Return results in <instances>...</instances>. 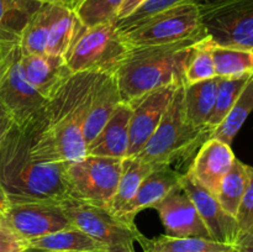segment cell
<instances>
[{
	"label": "cell",
	"instance_id": "obj_41",
	"mask_svg": "<svg viewBox=\"0 0 253 252\" xmlns=\"http://www.w3.org/2000/svg\"><path fill=\"white\" fill-rule=\"evenodd\" d=\"M235 247L237 252H253V231L240 237Z\"/></svg>",
	"mask_w": 253,
	"mask_h": 252
},
{
	"label": "cell",
	"instance_id": "obj_3",
	"mask_svg": "<svg viewBox=\"0 0 253 252\" xmlns=\"http://www.w3.org/2000/svg\"><path fill=\"white\" fill-rule=\"evenodd\" d=\"M203 40V39H202ZM200 40L131 48L115 72L123 103L170 84H184L193 49Z\"/></svg>",
	"mask_w": 253,
	"mask_h": 252
},
{
	"label": "cell",
	"instance_id": "obj_39",
	"mask_svg": "<svg viewBox=\"0 0 253 252\" xmlns=\"http://www.w3.org/2000/svg\"><path fill=\"white\" fill-rule=\"evenodd\" d=\"M6 1L10 2L12 6L19 7V9L24 10L29 14H34L37 7L41 5V2H39L37 0H6Z\"/></svg>",
	"mask_w": 253,
	"mask_h": 252
},
{
	"label": "cell",
	"instance_id": "obj_22",
	"mask_svg": "<svg viewBox=\"0 0 253 252\" xmlns=\"http://www.w3.org/2000/svg\"><path fill=\"white\" fill-rule=\"evenodd\" d=\"M158 166L161 165L147 163L137 157L124 158L118 188L108 209L118 216L123 208L135 197L142 180Z\"/></svg>",
	"mask_w": 253,
	"mask_h": 252
},
{
	"label": "cell",
	"instance_id": "obj_16",
	"mask_svg": "<svg viewBox=\"0 0 253 252\" xmlns=\"http://www.w3.org/2000/svg\"><path fill=\"white\" fill-rule=\"evenodd\" d=\"M121 103L123 100L115 73H99L93 86L84 121L85 146L96 137Z\"/></svg>",
	"mask_w": 253,
	"mask_h": 252
},
{
	"label": "cell",
	"instance_id": "obj_33",
	"mask_svg": "<svg viewBox=\"0 0 253 252\" xmlns=\"http://www.w3.org/2000/svg\"><path fill=\"white\" fill-rule=\"evenodd\" d=\"M31 15L19 7L12 6L6 0H0V31L20 36Z\"/></svg>",
	"mask_w": 253,
	"mask_h": 252
},
{
	"label": "cell",
	"instance_id": "obj_5",
	"mask_svg": "<svg viewBox=\"0 0 253 252\" xmlns=\"http://www.w3.org/2000/svg\"><path fill=\"white\" fill-rule=\"evenodd\" d=\"M130 48L116 21H108L95 26L82 25L64 61L71 73L94 72L115 73Z\"/></svg>",
	"mask_w": 253,
	"mask_h": 252
},
{
	"label": "cell",
	"instance_id": "obj_30",
	"mask_svg": "<svg viewBox=\"0 0 253 252\" xmlns=\"http://www.w3.org/2000/svg\"><path fill=\"white\" fill-rule=\"evenodd\" d=\"M215 42L209 36L197 42L184 73V84L198 83L216 77L214 66Z\"/></svg>",
	"mask_w": 253,
	"mask_h": 252
},
{
	"label": "cell",
	"instance_id": "obj_20",
	"mask_svg": "<svg viewBox=\"0 0 253 252\" xmlns=\"http://www.w3.org/2000/svg\"><path fill=\"white\" fill-rule=\"evenodd\" d=\"M29 250L54 252H111L106 245L96 241L76 227L30 240Z\"/></svg>",
	"mask_w": 253,
	"mask_h": 252
},
{
	"label": "cell",
	"instance_id": "obj_8",
	"mask_svg": "<svg viewBox=\"0 0 253 252\" xmlns=\"http://www.w3.org/2000/svg\"><path fill=\"white\" fill-rule=\"evenodd\" d=\"M199 7L203 26L215 44L253 52V0H216Z\"/></svg>",
	"mask_w": 253,
	"mask_h": 252
},
{
	"label": "cell",
	"instance_id": "obj_28",
	"mask_svg": "<svg viewBox=\"0 0 253 252\" xmlns=\"http://www.w3.org/2000/svg\"><path fill=\"white\" fill-rule=\"evenodd\" d=\"M212 56L216 77L237 78L253 74L252 51L215 44Z\"/></svg>",
	"mask_w": 253,
	"mask_h": 252
},
{
	"label": "cell",
	"instance_id": "obj_37",
	"mask_svg": "<svg viewBox=\"0 0 253 252\" xmlns=\"http://www.w3.org/2000/svg\"><path fill=\"white\" fill-rule=\"evenodd\" d=\"M14 126V116L10 113L9 109L0 101V145H1V142L5 140L7 133L12 130Z\"/></svg>",
	"mask_w": 253,
	"mask_h": 252
},
{
	"label": "cell",
	"instance_id": "obj_6",
	"mask_svg": "<svg viewBox=\"0 0 253 252\" xmlns=\"http://www.w3.org/2000/svg\"><path fill=\"white\" fill-rule=\"evenodd\" d=\"M128 48L170 44L207 37L198 4H180L121 31Z\"/></svg>",
	"mask_w": 253,
	"mask_h": 252
},
{
	"label": "cell",
	"instance_id": "obj_7",
	"mask_svg": "<svg viewBox=\"0 0 253 252\" xmlns=\"http://www.w3.org/2000/svg\"><path fill=\"white\" fill-rule=\"evenodd\" d=\"M59 205L72 226L106 245L111 252H136L133 244L142 241L143 235L135 224L124 221L108 208L73 197L63 199Z\"/></svg>",
	"mask_w": 253,
	"mask_h": 252
},
{
	"label": "cell",
	"instance_id": "obj_35",
	"mask_svg": "<svg viewBox=\"0 0 253 252\" xmlns=\"http://www.w3.org/2000/svg\"><path fill=\"white\" fill-rule=\"evenodd\" d=\"M0 252H30L29 241L0 224Z\"/></svg>",
	"mask_w": 253,
	"mask_h": 252
},
{
	"label": "cell",
	"instance_id": "obj_23",
	"mask_svg": "<svg viewBox=\"0 0 253 252\" xmlns=\"http://www.w3.org/2000/svg\"><path fill=\"white\" fill-rule=\"evenodd\" d=\"M53 9L54 5L41 4L29 17L20 34L19 46L22 54L46 53Z\"/></svg>",
	"mask_w": 253,
	"mask_h": 252
},
{
	"label": "cell",
	"instance_id": "obj_4",
	"mask_svg": "<svg viewBox=\"0 0 253 252\" xmlns=\"http://www.w3.org/2000/svg\"><path fill=\"white\" fill-rule=\"evenodd\" d=\"M184 84L179 85L160 125L145 147L135 157L152 165L170 166L199 150L210 138L212 128L197 127L187 120L183 106Z\"/></svg>",
	"mask_w": 253,
	"mask_h": 252
},
{
	"label": "cell",
	"instance_id": "obj_14",
	"mask_svg": "<svg viewBox=\"0 0 253 252\" xmlns=\"http://www.w3.org/2000/svg\"><path fill=\"white\" fill-rule=\"evenodd\" d=\"M180 185L184 188L194 203L203 222L211 236V240L236 246L239 240V226H237L236 217L225 211L217 198L202 187L188 173L182 175Z\"/></svg>",
	"mask_w": 253,
	"mask_h": 252
},
{
	"label": "cell",
	"instance_id": "obj_9",
	"mask_svg": "<svg viewBox=\"0 0 253 252\" xmlns=\"http://www.w3.org/2000/svg\"><path fill=\"white\" fill-rule=\"evenodd\" d=\"M123 160L86 155L79 161L67 162L66 178L71 197L108 208L118 188Z\"/></svg>",
	"mask_w": 253,
	"mask_h": 252
},
{
	"label": "cell",
	"instance_id": "obj_27",
	"mask_svg": "<svg viewBox=\"0 0 253 252\" xmlns=\"http://www.w3.org/2000/svg\"><path fill=\"white\" fill-rule=\"evenodd\" d=\"M249 185V170L247 165L235 158L231 168L222 179L220 184L219 193L216 198L225 211L229 212L231 216L236 217L241 200Z\"/></svg>",
	"mask_w": 253,
	"mask_h": 252
},
{
	"label": "cell",
	"instance_id": "obj_24",
	"mask_svg": "<svg viewBox=\"0 0 253 252\" xmlns=\"http://www.w3.org/2000/svg\"><path fill=\"white\" fill-rule=\"evenodd\" d=\"M82 25L83 24L79 21L76 11L54 6L46 53L64 57L71 44L73 43Z\"/></svg>",
	"mask_w": 253,
	"mask_h": 252
},
{
	"label": "cell",
	"instance_id": "obj_43",
	"mask_svg": "<svg viewBox=\"0 0 253 252\" xmlns=\"http://www.w3.org/2000/svg\"><path fill=\"white\" fill-rule=\"evenodd\" d=\"M34 252H54V251H34Z\"/></svg>",
	"mask_w": 253,
	"mask_h": 252
},
{
	"label": "cell",
	"instance_id": "obj_18",
	"mask_svg": "<svg viewBox=\"0 0 253 252\" xmlns=\"http://www.w3.org/2000/svg\"><path fill=\"white\" fill-rule=\"evenodd\" d=\"M20 63L26 81L47 100L72 74L61 56L21 53Z\"/></svg>",
	"mask_w": 253,
	"mask_h": 252
},
{
	"label": "cell",
	"instance_id": "obj_42",
	"mask_svg": "<svg viewBox=\"0 0 253 252\" xmlns=\"http://www.w3.org/2000/svg\"><path fill=\"white\" fill-rule=\"evenodd\" d=\"M10 204H11V203H10L9 198H7L6 193H5L4 188L0 184V212L2 214L4 211H6V210L9 209Z\"/></svg>",
	"mask_w": 253,
	"mask_h": 252
},
{
	"label": "cell",
	"instance_id": "obj_46",
	"mask_svg": "<svg viewBox=\"0 0 253 252\" xmlns=\"http://www.w3.org/2000/svg\"><path fill=\"white\" fill-rule=\"evenodd\" d=\"M0 219H1V212H0Z\"/></svg>",
	"mask_w": 253,
	"mask_h": 252
},
{
	"label": "cell",
	"instance_id": "obj_45",
	"mask_svg": "<svg viewBox=\"0 0 253 252\" xmlns=\"http://www.w3.org/2000/svg\"><path fill=\"white\" fill-rule=\"evenodd\" d=\"M146 252H152V251H146ZM231 252H237V250H234V251H231Z\"/></svg>",
	"mask_w": 253,
	"mask_h": 252
},
{
	"label": "cell",
	"instance_id": "obj_11",
	"mask_svg": "<svg viewBox=\"0 0 253 252\" xmlns=\"http://www.w3.org/2000/svg\"><path fill=\"white\" fill-rule=\"evenodd\" d=\"M0 224L26 241L73 227L61 205L48 202L10 204L1 214Z\"/></svg>",
	"mask_w": 253,
	"mask_h": 252
},
{
	"label": "cell",
	"instance_id": "obj_29",
	"mask_svg": "<svg viewBox=\"0 0 253 252\" xmlns=\"http://www.w3.org/2000/svg\"><path fill=\"white\" fill-rule=\"evenodd\" d=\"M252 76L237 77V78H220L217 82L216 98H215L214 110L209 119L208 126L214 130L219 124L221 123L230 111V109L234 106L239 96L241 95L242 90L251 81Z\"/></svg>",
	"mask_w": 253,
	"mask_h": 252
},
{
	"label": "cell",
	"instance_id": "obj_13",
	"mask_svg": "<svg viewBox=\"0 0 253 252\" xmlns=\"http://www.w3.org/2000/svg\"><path fill=\"white\" fill-rule=\"evenodd\" d=\"M153 209L157 210L167 236L211 240L194 203L180 183L160 200Z\"/></svg>",
	"mask_w": 253,
	"mask_h": 252
},
{
	"label": "cell",
	"instance_id": "obj_21",
	"mask_svg": "<svg viewBox=\"0 0 253 252\" xmlns=\"http://www.w3.org/2000/svg\"><path fill=\"white\" fill-rule=\"evenodd\" d=\"M219 77L184 84L183 90V106L187 120L197 127H209L208 123L211 116L216 98Z\"/></svg>",
	"mask_w": 253,
	"mask_h": 252
},
{
	"label": "cell",
	"instance_id": "obj_26",
	"mask_svg": "<svg viewBox=\"0 0 253 252\" xmlns=\"http://www.w3.org/2000/svg\"><path fill=\"white\" fill-rule=\"evenodd\" d=\"M253 111V77L247 83L241 95L236 100L224 120L214 128L210 138H215L231 146L235 136L244 126L245 121Z\"/></svg>",
	"mask_w": 253,
	"mask_h": 252
},
{
	"label": "cell",
	"instance_id": "obj_44",
	"mask_svg": "<svg viewBox=\"0 0 253 252\" xmlns=\"http://www.w3.org/2000/svg\"><path fill=\"white\" fill-rule=\"evenodd\" d=\"M210 1H216V0H207V2H210Z\"/></svg>",
	"mask_w": 253,
	"mask_h": 252
},
{
	"label": "cell",
	"instance_id": "obj_36",
	"mask_svg": "<svg viewBox=\"0 0 253 252\" xmlns=\"http://www.w3.org/2000/svg\"><path fill=\"white\" fill-rule=\"evenodd\" d=\"M20 36L9 32L0 31V72L4 68L7 58L14 51L15 47L19 46Z\"/></svg>",
	"mask_w": 253,
	"mask_h": 252
},
{
	"label": "cell",
	"instance_id": "obj_25",
	"mask_svg": "<svg viewBox=\"0 0 253 252\" xmlns=\"http://www.w3.org/2000/svg\"><path fill=\"white\" fill-rule=\"evenodd\" d=\"M146 251L152 252H231L236 247L221 244L214 240L199 237H170L167 235L148 240L143 237L140 242Z\"/></svg>",
	"mask_w": 253,
	"mask_h": 252
},
{
	"label": "cell",
	"instance_id": "obj_12",
	"mask_svg": "<svg viewBox=\"0 0 253 252\" xmlns=\"http://www.w3.org/2000/svg\"><path fill=\"white\" fill-rule=\"evenodd\" d=\"M179 85L182 84H170L157 88L128 101L131 118L130 138L126 157H135L142 151L160 125Z\"/></svg>",
	"mask_w": 253,
	"mask_h": 252
},
{
	"label": "cell",
	"instance_id": "obj_2",
	"mask_svg": "<svg viewBox=\"0 0 253 252\" xmlns=\"http://www.w3.org/2000/svg\"><path fill=\"white\" fill-rule=\"evenodd\" d=\"M67 162H49L31 152L29 126L16 125L0 145V184L11 204L61 203L71 197L66 178Z\"/></svg>",
	"mask_w": 253,
	"mask_h": 252
},
{
	"label": "cell",
	"instance_id": "obj_38",
	"mask_svg": "<svg viewBox=\"0 0 253 252\" xmlns=\"http://www.w3.org/2000/svg\"><path fill=\"white\" fill-rule=\"evenodd\" d=\"M145 1H147V0H124L118 14H116V21H120V20H124L125 17H127L128 15L132 14Z\"/></svg>",
	"mask_w": 253,
	"mask_h": 252
},
{
	"label": "cell",
	"instance_id": "obj_19",
	"mask_svg": "<svg viewBox=\"0 0 253 252\" xmlns=\"http://www.w3.org/2000/svg\"><path fill=\"white\" fill-rule=\"evenodd\" d=\"M130 105L121 103L96 137L86 146V155L125 158L130 138Z\"/></svg>",
	"mask_w": 253,
	"mask_h": 252
},
{
	"label": "cell",
	"instance_id": "obj_1",
	"mask_svg": "<svg viewBox=\"0 0 253 252\" xmlns=\"http://www.w3.org/2000/svg\"><path fill=\"white\" fill-rule=\"evenodd\" d=\"M99 73H73L47 100L42 115L29 124L31 152L49 162H74L86 156L84 121Z\"/></svg>",
	"mask_w": 253,
	"mask_h": 252
},
{
	"label": "cell",
	"instance_id": "obj_32",
	"mask_svg": "<svg viewBox=\"0 0 253 252\" xmlns=\"http://www.w3.org/2000/svg\"><path fill=\"white\" fill-rule=\"evenodd\" d=\"M190 2L200 5L207 2V0H147L140 7H137L132 14L128 15L127 17L120 20V21H116V26L120 31H125L128 27L135 26L138 22L143 21V20L157 14V12L169 9V7L177 6V5L190 4Z\"/></svg>",
	"mask_w": 253,
	"mask_h": 252
},
{
	"label": "cell",
	"instance_id": "obj_31",
	"mask_svg": "<svg viewBox=\"0 0 253 252\" xmlns=\"http://www.w3.org/2000/svg\"><path fill=\"white\" fill-rule=\"evenodd\" d=\"M124 0H82L76 14L86 27L116 21V14Z\"/></svg>",
	"mask_w": 253,
	"mask_h": 252
},
{
	"label": "cell",
	"instance_id": "obj_17",
	"mask_svg": "<svg viewBox=\"0 0 253 252\" xmlns=\"http://www.w3.org/2000/svg\"><path fill=\"white\" fill-rule=\"evenodd\" d=\"M182 175V173L173 169L172 166L161 165L156 167L142 180L135 197L123 208L118 216L128 224H135L136 215L143 209L155 207L179 184Z\"/></svg>",
	"mask_w": 253,
	"mask_h": 252
},
{
	"label": "cell",
	"instance_id": "obj_10",
	"mask_svg": "<svg viewBox=\"0 0 253 252\" xmlns=\"http://www.w3.org/2000/svg\"><path fill=\"white\" fill-rule=\"evenodd\" d=\"M20 56L21 51L17 46L0 74V101L12 114L15 125L25 127L42 115L47 99L26 81Z\"/></svg>",
	"mask_w": 253,
	"mask_h": 252
},
{
	"label": "cell",
	"instance_id": "obj_34",
	"mask_svg": "<svg viewBox=\"0 0 253 252\" xmlns=\"http://www.w3.org/2000/svg\"><path fill=\"white\" fill-rule=\"evenodd\" d=\"M249 170V185L241 200L236 214L239 226V239L253 231V167L247 165ZM239 241V240H237Z\"/></svg>",
	"mask_w": 253,
	"mask_h": 252
},
{
	"label": "cell",
	"instance_id": "obj_40",
	"mask_svg": "<svg viewBox=\"0 0 253 252\" xmlns=\"http://www.w3.org/2000/svg\"><path fill=\"white\" fill-rule=\"evenodd\" d=\"M37 1L41 2V4L54 5V6L64 7V9L76 11L78 9L79 4L82 2V0H37Z\"/></svg>",
	"mask_w": 253,
	"mask_h": 252
},
{
	"label": "cell",
	"instance_id": "obj_15",
	"mask_svg": "<svg viewBox=\"0 0 253 252\" xmlns=\"http://www.w3.org/2000/svg\"><path fill=\"white\" fill-rule=\"evenodd\" d=\"M235 158L231 146L215 138H209L198 150L187 173L216 197L220 184L231 168Z\"/></svg>",
	"mask_w": 253,
	"mask_h": 252
}]
</instances>
